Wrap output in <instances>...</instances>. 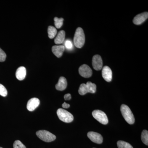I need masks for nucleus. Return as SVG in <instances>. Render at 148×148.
Returning a JSON list of instances; mask_svg holds the SVG:
<instances>
[{
    "instance_id": "obj_1",
    "label": "nucleus",
    "mask_w": 148,
    "mask_h": 148,
    "mask_svg": "<svg viewBox=\"0 0 148 148\" xmlns=\"http://www.w3.org/2000/svg\"><path fill=\"white\" fill-rule=\"evenodd\" d=\"M85 40V35L82 28H77L74 37V45L76 47L81 48L84 45Z\"/></svg>"
},
{
    "instance_id": "obj_2",
    "label": "nucleus",
    "mask_w": 148,
    "mask_h": 148,
    "mask_svg": "<svg viewBox=\"0 0 148 148\" xmlns=\"http://www.w3.org/2000/svg\"><path fill=\"white\" fill-rule=\"evenodd\" d=\"M121 112L123 116L125 121L130 124H132L135 122V118L132 111L129 107L126 105L123 104L121 107Z\"/></svg>"
},
{
    "instance_id": "obj_3",
    "label": "nucleus",
    "mask_w": 148,
    "mask_h": 148,
    "mask_svg": "<svg viewBox=\"0 0 148 148\" xmlns=\"http://www.w3.org/2000/svg\"><path fill=\"white\" fill-rule=\"evenodd\" d=\"M57 114L58 118L64 122L71 123L74 119L73 116L71 113L63 109H58L57 111Z\"/></svg>"
},
{
    "instance_id": "obj_4",
    "label": "nucleus",
    "mask_w": 148,
    "mask_h": 148,
    "mask_svg": "<svg viewBox=\"0 0 148 148\" xmlns=\"http://www.w3.org/2000/svg\"><path fill=\"white\" fill-rule=\"evenodd\" d=\"M36 135L40 139L47 143L52 142L56 139L55 135L47 130H39L36 132Z\"/></svg>"
},
{
    "instance_id": "obj_5",
    "label": "nucleus",
    "mask_w": 148,
    "mask_h": 148,
    "mask_svg": "<svg viewBox=\"0 0 148 148\" xmlns=\"http://www.w3.org/2000/svg\"><path fill=\"white\" fill-rule=\"evenodd\" d=\"M92 115L95 119L102 124L106 125L108 123V119L106 113L100 110H95L92 112Z\"/></svg>"
},
{
    "instance_id": "obj_6",
    "label": "nucleus",
    "mask_w": 148,
    "mask_h": 148,
    "mask_svg": "<svg viewBox=\"0 0 148 148\" xmlns=\"http://www.w3.org/2000/svg\"><path fill=\"white\" fill-rule=\"evenodd\" d=\"M79 72L80 75L84 78L90 77L92 75V70L86 64H84L79 67Z\"/></svg>"
},
{
    "instance_id": "obj_7",
    "label": "nucleus",
    "mask_w": 148,
    "mask_h": 148,
    "mask_svg": "<svg viewBox=\"0 0 148 148\" xmlns=\"http://www.w3.org/2000/svg\"><path fill=\"white\" fill-rule=\"evenodd\" d=\"M87 136L93 143L98 144H101L103 143V137L99 133L94 132H89L88 133Z\"/></svg>"
},
{
    "instance_id": "obj_8",
    "label": "nucleus",
    "mask_w": 148,
    "mask_h": 148,
    "mask_svg": "<svg viewBox=\"0 0 148 148\" xmlns=\"http://www.w3.org/2000/svg\"><path fill=\"white\" fill-rule=\"evenodd\" d=\"M92 65L93 68L96 71H100L103 68V60L101 56L99 55L93 56L92 60Z\"/></svg>"
},
{
    "instance_id": "obj_9",
    "label": "nucleus",
    "mask_w": 148,
    "mask_h": 148,
    "mask_svg": "<svg viewBox=\"0 0 148 148\" xmlns=\"http://www.w3.org/2000/svg\"><path fill=\"white\" fill-rule=\"evenodd\" d=\"M102 76L103 79L107 82H110L112 78V73L110 67L105 66L102 70Z\"/></svg>"
},
{
    "instance_id": "obj_10",
    "label": "nucleus",
    "mask_w": 148,
    "mask_h": 148,
    "mask_svg": "<svg viewBox=\"0 0 148 148\" xmlns=\"http://www.w3.org/2000/svg\"><path fill=\"white\" fill-rule=\"evenodd\" d=\"M148 17V12H145L138 14L134 17L133 22L136 25H140L143 24L144 21L147 19Z\"/></svg>"
},
{
    "instance_id": "obj_11",
    "label": "nucleus",
    "mask_w": 148,
    "mask_h": 148,
    "mask_svg": "<svg viewBox=\"0 0 148 148\" xmlns=\"http://www.w3.org/2000/svg\"><path fill=\"white\" fill-rule=\"evenodd\" d=\"M40 101L38 98H31L28 101L27 104V109L29 111H33L40 105Z\"/></svg>"
},
{
    "instance_id": "obj_12",
    "label": "nucleus",
    "mask_w": 148,
    "mask_h": 148,
    "mask_svg": "<svg viewBox=\"0 0 148 148\" xmlns=\"http://www.w3.org/2000/svg\"><path fill=\"white\" fill-rule=\"evenodd\" d=\"M65 47L63 45H55L52 47V51L53 54L58 58H60L64 53Z\"/></svg>"
},
{
    "instance_id": "obj_13",
    "label": "nucleus",
    "mask_w": 148,
    "mask_h": 148,
    "mask_svg": "<svg viewBox=\"0 0 148 148\" xmlns=\"http://www.w3.org/2000/svg\"><path fill=\"white\" fill-rule=\"evenodd\" d=\"M67 86V80L64 77H60L58 83L56 85V88L57 90L62 91L65 90Z\"/></svg>"
},
{
    "instance_id": "obj_14",
    "label": "nucleus",
    "mask_w": 148,
    "mask_h": 148,
    "mask_svg": "<svg viewBox=\"0 0 148 148\" xmlns=\"http://www.w3.org/2000/svg\"><path fill=\"white\" fill-rule=\"evenodd\" d=\"M27 71L26 68L23 66L19 67L16 70V77L18 80L21 81L24 80L26 77Z\"/></svg>"
},
{
    "instance_id": "obj_15",
    "label": "nucleus",
    "mask_w": 148,
    "mask_h": 148,
    "mask_svg": "<svg viewBox=\"0 0 148 148\" xmlns=\"http://www.w3.org/2000/svg\"><path fill=\"white\" fill-rule=\"evenodd\" d=\"M65 38V32L62 30L58 32V34L54 40V42L56 44H61L64 42Z\"/></svg>"
},
{
    "instance_id": "obj_16",
    "label": "nucleus",
    "mask_w": 148,
    "mask_h": 148,
    "mask_svg": "<svg viewBox=\"0 0 148 148\" xmlns=\"http://www.w3.org/2000/svg\"><path fill=\"white\" fill-rule=\"evenodd\" d=\"M57 31L55 27L49 26L48 28V34L49 38L53 39L57 34Z\"/></svg>"
},
{
    "instance_id": "obj_17",
    "label": "nucleus",
    "mask_w": 148,
    "mask_h": 148,
    "mask_svg": "<svg viewBox=\"0 0 148 148\" xmlns=\"http://www.w3.org/2000/svg\"><path fill=\"white\" fill-rule=\"evenodd\" d=\"M87 86L88 91V92H90L91 93H94L96 92V86L94 83H92L90 82H88L86 84Z\"/></svg>"
},
{
    "instance_id": "obj_18",
    "label": "nucleus",
    "mask_w": 148,
    "mask_h": 148,
    "mask_svg": "<svg viewBox=\"0 0 148 148\" xmlns=\"http://www.w3.org/2000/svg\"><path fill=\"white\" fill-rule=\"evenodd\" d=\"M117 144L119 148H133L129 143L121 140L118 141Z\"/></svg>"
},
{
    "instance_id": "obj_19",
    "label": "nucleus",
    "mask_w": 148,
    "mask_h": 148,
    "mask_svg": "<svg viewBox=\"0 0 148 148\" xmlns=\"http://www.w3.org/2000/svg\"><path fill=\"white\" fill-rule=\"evenodd\" d=\"M142 142L146 145H148V132L147 130H144L141 135Z\"/></svg>"
},
{
    "instance_id": "obj_20",
    "label": "nucleus",
    "mask_w": 148,
    "mask_h": 148,
    "mask_svg": "<svg viewBox=\"0 0 148 148\" xmlns=\"http://www.w3.org/2000/svg\"><path fill=\"white\" fill-rule=\"evenodd\" d=\"M80 95H84L88 92L87 86L85 84H82L80 86L78 90Z\"/></svg>"
},
{
    "instance_id": "obj_21",
    "label": "nucleus",
    "mask_w": 148,
    "mask_h": 148,
    "mask_svg": "<svg viewBox=\"0 0 148 148\" xmlns=\"http://www.w3.org/2000/svg\"><path fill=\"white\" fill-rule=\"evenodd\" d=\"M64 19L63 18H58L55 17L54 18V24L56 27L57 29H60L63 24Z\"/></svg>"
},
{
    "instance_id": "obj_22",
    "label": "nucleus",
    "mask_w": 148,
    "mask_h": 148,
    "mask_svg": "<svg viewBox=\"0 0 148 148\" xmlns=\"http://www.w3.org/2000/svg\"><path fill=\"white\" fill-rule=\"evenodd\" d=\"M13 148H26L24 144L19 140H16L13 144Z\"/></svg>"
},
{
    "instance_id": "obj_23",
    "label": "nucleus",
    "mask_w": 148,
    "mask_h": 148,
    "mask_svg": "<svg viewBox=\"0 0 148 148\" xmlns=\"http://www.w3.org/2000/svg\"><path fill=\"white\" fill-rule=\"evenodd\" d=\"M8 94V91L5 86L0 84V95L5 97Z\"/></svg>"
},
{
    "instance_id": "obj_24",
    "label": "nucleus",
    "mask_w": 148,
    "mask_h": 148,
    "mask_svg": "<svg viewBox=\"0 0 148 148\" xmlns=\"http://www.w3.org/2000/svg\"><path fill=\"white\" fill-rule=\"evenodd\" d=\"M6 58V54L5 52L0 48V62H4Z\"/></svg>"
},
{
    "instance_id": "obj_25",
    "label": "nucleus",
    "mask_w": 148,
    "mask_h": 148,
    "mask_svg": "<svg viewBox=\"0 0 148 148\" xmlns=\"http://www.w3.org/2000/svg\"><path fill=\"white\" fill-rule=\"evenodd\" d=\"M65 46H66V48L70 49H72L73 46L71 42L69 40L66 41V42H65Z\"/></svg>"
},
{
    "instance_id": "obj_26",
    "label": "nucleus",
    "mask_w": 148,
    "mask_h": 148,
    "mask_svg": "<svg viewBox=\"0 0 148 148\" xmlns=\"http://www.w3.org/2000/svg\"><path fill=\"white\" fill-rule=\"evenodd\" d=\"M64 99L66 101H69L71 99V95L70 93H68L64 95Z\"/></svg>"
},
{
    "instance_id": "obj_27",
    "label": "nucleus",
    "mask_w": 148,
    "mask_h": 148,
    "mask_svg": "<svg viewBox=\"0 0 148 148\" xmlns=\"http://www.w3.org/2000/svg\"><path fill=\"white\" fill-rule=\"evenodd\" d=\"M62 107L64 108H69V107H70V105H69V104H68V103H66V102H64L63 104H62Z\"/></svg>"
},
{
    "instance_id": "obj_28",
    "label": "nucleus",
    "mask_w": 148,
    "mask_h": 148,
    "mask_svg": "<svg viewBox=\"0 0 148 148\" xmlns=\"http://www.w3.org/2000/svg\"><path fill=\"white\" fill-rule=\"evenodd\" d=\"M0 148H2V147H0Z\"/></svg>"
},
{
    "instance_id": "obj_29",
    "label": "nucleus",
    "mask_w": 148,
    "mask_h": 148,
    "mask_svg": "<svg viewBox=\"0 0 148 148\" xmlns=\"http://www.w3.org/2000/svg\"></svg>"
}]
</instances>
